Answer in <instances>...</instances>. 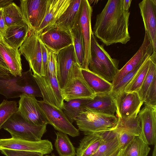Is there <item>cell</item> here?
Listing matches in <instances>:
<instances>
[{
	"mask_svg": "<svg viewBox=\"0 0 156 156\" xmlns=\"http://www.w3.org/2000/svg\"><path fill=\"white\" fill-rule=\"evenodd\" d=\"M123 0H109L97 14L93 33L106 46L125 44L130 39L129 31V11L124 10Z\"/></svg>",
	"mask_w": 156,
	"mask_h": 156,
	"instance_id": "1",
	"label": "cell"
},
{
	"mask_svg": "<svg viewBox=\"0 0 156 156\" xmlns=\"http://www.w3.org/2000/svg\"><path fill=\"white\" fill-rule=\"evenodd\" d=\"M0 94L8 99L24 95L43 97L30 69L22 72L21 76H0Z\"/></svg>",
	"mask_w": 156,
	"mask_h": 156,
	"instance_id": "2",
	"label": "cell"
},
{
	"mask_svg": "<svg viewBox=\"0 0 156 156\" xmlns=\"http://www.w3.org/2000/svg\"><path fill=\"white\" fill-rule=\"evenodd\" d=\"M119 60L111 58L103 44L98 43L93 33L90 42V59L89 69L111 82L119 70Z\"/></svg>",
	"mask_w": 156,
	"mask_h": 156,
	"instance_id": "3",
	"label": "cell"
},
{
	"mask_svg": "<svg viewBox=\"0 0 156 156\" xmlns=\"http://www.w3.org/2000/svg\"><path fill=\"white\" fill-rule=\"evenodd\" d=\"M46 125L37 126L26 121L17 111L2 127L8 132L12 138L32 141L41 140L47 131Z\"/></svg>",
	"mask_w": 156,
	"mask_h": 156,
	"instance_id": "4",
	"label": "cell"
},
{
	"mask_svg": "<svg viewBox=\"0 0 156 156\" xmlns=\"http://www.w3.org/2000/svg\"><path fill=\"white\" fill-rule=\"evenodd\" d=\"M118 119L115 115L95 112L84 108L76 117L75 122L78 130L84 134L112 130Z\"/></svg>",
	"mask_w": 156,
	"mask_h": 156,
	"instance_id": "5",
	"label": "cell"
},
{
	"mask_svg": "<svg viewBox=\"0 0 156 156\" xmlns=\"http://www.w3.org/2000/svg\"><path fill=\"white\" fill-rule=\"evenodd\" d=\"M56 68L49 67L44 76L33 74L41 91L43 101L62 109L64 99L57 78Z\"/></svg>",
	"mask_w": 156,
	"mask_h": 156,
	"instance_id": "6",
	"label": "cell"
},
{
	"mask_svg": "<svg viewBox=\"0 0 156 156\" xmlns=\"http://www.w3.org/2000/svg\"><path fill=\"white\" fill-rule=\"evenodd\" d=\"M81 69L78 63L73 65L67 82L61 90L66 101L76 99H92L95 95L85 81Z\"/></svg>",
	"mask_w": 156,
	"mask_h": 156,
	"instance_id": "7",
	"label": "cell"
},
{
	"mask_svg": "<svg viewBox=\"0 0 156 156\" xmlns=\"http://www.w3.org/2000/svg\"><path fill=\"white\" fill-rule=\"evenodd\" d=\"M39 107L48 124L58 131L72 137L80 135L79 130L69 121L62 109L56 108L43 100L38 101Z\"/></svg>",
	"mask_w": 156,
	"mask_h": 156,
	"instance_id": "8",
	"label": "cell"
},
{
	"mask_svg": "<svg viewBox=\"0 0 156 156\" xmlns=\"http://www.w3.org/2000/svg\"><path fill=\"white\" fill-rule=\"evenodd\" d=\"M18 50L21 55H23L28 62L30 69L34 74L41 76L42 52L38 35L34 31L30 30Z\"/></svg>",
	"mask_w": 156,
	"mask_h": 156,
	"instance_id": "9",
	"label": "cell"
},
{
	"mask_svg": "<svg viewBox=\"0 0 156 156\" xmlns=\"http://www.w3.org/2000/svg\"><path fill=\"white\" fill-rule=\"evenodd\" d=\"M48 0H21L20 6L24 21L30 30L35 31L46 13Z\"/></svg>",
	"mask_w": 156,
	"mask_h": 156,
	"instance_id": "10",
	"label": "cell"
},
{
	"mask_svg": "<svg viewBox=\"0 0 156 156\" xmlns=\"http://www.w3.org/2000/svg\"><path fill=\"white\" fill-rule=\"evenodd\" d=\"M2 149L35 152L43 155L53 150L51 143L48 140L32 141L12 138L0 139V150Z\"/></svg>",
	"mask_w": 156,
	"mask_h": 156,
	"instance_id": "11",
	"label": "cell"
},
{
	"mask_svg": "<svg viewBox=\"0 0 156 156\" xmlns=\"http://www.w3.org/2000/svg\"><path fill=\"white\" fill-rule=\"evenodd\" d=\"M116 116L127 118L137 116L143 104L136 92L123 91L115 95Z\"/></svg>",
	"mask_w": 156,
	"mask_h": 156,
	"instance_id": "12",
	"label": "cell"
},
{
	"mask_svg": "<svg viewBox=\"0 0 156 156\" xmlns=\"http://www.w3.org/2000/svg\"><path fill=\"white\" fill-rule=\"evenodd\" d=\"M20 98L18 111L26 121L37 126L48 124L35 97L24 95Z\"/></svg>",
	"mask_w": 156,
	"mask_h": 156,
	"instance_id": "13",
	"label": "cell"
},
{
	"mask_svg": "<svg viewBox=\"0 0 156 156\" xmlns=\"http://www.w3.org/2000/svg\"><path fill=\"white\" fill-rule=\"evenodd\" d=\"M93 9L87 0H82L81 11L80 18L81 30L83 38L85 56L82 69H89L90 59V42L93 34L91 18Z\"/></svg>",
	"mask_w": 156,
	"mask_h": 156,
	"instance_id": "14",
	"label": "cell"
},
{
	"mask_svg": "<svg viewBox=\"0 0 156 156\" xmlns=\"http://www.w3.org/2000/svg\"><path fill=\"white\" fill-rule=\"evenodd\" d=\"M138 113L141 123L140 136L149 145L156 144V106L146 104Z\"/></svg>",
	"mask_w": 156,
	"mask_h": 156,
	"instance_id": "15",
	"label": "cell"
},
{
	"mask_svg": "<svg viewBox=\"0 0 156 156\" xmlns=\"http://www.w3.org/2000/svg\"><path fill=\"white\" fill-rule=\"evenodd\" d=\"M57 55V78L61 90L67 82L73 65L78 61L73 44L59 51Z\"/></svg>",
	"mask_w": 156,
	"mask_h": 156,
	"instance_id": "16",
	"label": "cell"
},
{
	"mask_svg": "<svg viewBox=\"0 0 156 156\" xmlns=\"http://www.w3.org/2000/svg\"><path fill=\"white\" fill-rule=\"evenodd\" d=\"M145 33L156 52V0H143L139 4Z\"/></svg>",
	"mask_w": 156,
	"mask_h": 156,
	"instance_id": "17",
	"label": "cell"
},
{
	"mask_svg": "<svg viewBox=\"0 0 156 156\" xmlns=\"http://www.w3.org/2000/svg\"><path fill=\"white\" fill-rule=\"evenodd\" d=\"M154 51L153 46L145 34L142 45L133 57L120 69H119L112 82L115 86L127 74L135 68L144 59Z\"/></svg>",
	"mask_w": 156,
	"mask_h": 156,
	"instance_id": "18",
	"label": "cell"
},
{
	"mask_svg": "<svg viewBox=\"0 0 156 156\" xmlns=\"http://www.w3.org/2000/svg\"><path fill=\"white\" fill-rule=\"evenodd\" d=\"M38 36L47 48L57 53L73 44L70 32L59 29L51 28Z\"/></svg>",
	"mask_w": 156,
	"mask_h": 156,
	"instance_id": "19",
	"label": "cell"
},
{
	"mask_svg": "<svg viewBox=\"0 0 156 156\" xmlns=\"http://www.w3.org/2000/svg\"><path fill=\"white\" fill-rule=\"evenodd\" d=\"M71 0H48L44 18L35 32L38 35L46 31L53 26L66 10Z\"/></svg>",
	"mask_w": 156,
	"mask_h": 156,
	"instance_id": "20",
	"label": "cell"
},
{
	"mask_svg": "<svg viewBox=\"0 0 156 156\" xmlns=\"http://www.w3.org/2000/svg\"><path fill=\"white\" fill-rule=\"evenodd\" d=\"M84 108L95 112L115 115L116 112L115 95L112 91L95 95L86 104Z\"/></svg>",
	"mask_w": 156,
	"mask_h": 156,
	"instance_id": "21",
	"label": "cell"
},
{
	"mask_svg": "<svg viewBox=\"0 0 156 156\" xmlns=\"http://www.w3.org/2000/svg\"><path fill=\"white\" fill-rule=\"evenodd\" d=\"M0 54L7 66L10 73L14 76H21L22 65L21 55L18 49L8 46L2 40H0Z\"/></svg>",
	"mask_w": 156,
	"mask_h": 156,
	"instance_id": "22",
	"label": "cell"
},
{
	"mask_svg": "<svg viewBox=\"0 0 156 156\" xmlns=\"http://www.w3.org/2000/svg\"><path fill=\"white\" fill-rule=\"evenodd\" d=\"M108 131L84 133L76 149V155L91 156L102 143Z\"/></svg>",
	"mask_w": 156,
	"mask_h": 156,
	"instance_id": "23",
	"label": "cell"
},
{
	"mask_svg": "<svg viewBox=\"0 0 156 156\" xmlns=\"http://www.w3.org/2000/svg\"><path fill=\"white\" fill-rule=\"evenodd\" d=\"M30 30L29 26L23 21L18 24L8 27L2 39L10 47L18 49L27 37Z\"/></svg>",
	"mask_w": 156,
	"mask_h": 156,
	"instance_id": "24",
	"label": "cell"
},
{
	"mask_svg": "<svg viewBox=\"0 0 156 156\" xmlns=\"http://www.w3.org/2000/svg\"><path fill=\"white\" fill-rule=\"evenodd\" d=\"M81 2L82 0H71L66 10L49 29L58 28L70 32L80 11Z\"/></svg>",
	"mask_w": 156,
	"mask_h": 156,
	"instance_id": "25",
	"label": "cell"
},
{
	"mask_svg": "<svg viewBox=\"0 0 156 156\" xmlns=\"http://www.w3.org/2000/svg\"><path fill=\"white\" fill-rule=\"evenodd\" d=\"M81 71L85 81L95 95L105 94L112 91L113 85L90 71L81 68Z\"/></svg>",
	"mask_w": 156,
	"mask_h": 156,
	"instance_id": "26",
	"label": "cell"
},
{
	"mask_svg": "<svg viewBox=\"0 0 156 156\" xmlns=\"http://www.w3.org/2000/svg\"><path fill=\"white\" fill-rule=\"evenodd\" d=\"M81 8L75 23L70 31L72 37L73 44L78 63L81 68L83 67L85 52L83 38L80 23Z\"/></svg>",
	"mask_w": 156,
	"mask_h": 156,
	"instance_id": "27",
	"label": "cell"
},
{
	"mask_svg": "<svg viewBox=\"0 0 156 156\" xmlns=\"http://www.w3.org/2000/svg\"><path fill=\"white\" fill-rule=\"evenodd\" d=\"M150 150L149 145L140 136H136L122 150L120 156H147Z\"/></svg>",
	"mask_w": 156,
	"mask_h": 156,
	"instance_id": "28",
	"label": "cell"
},
{
	"mask_svg": "<svg viewBox=\"0 0 156 156\" xmlns=\"http://www.w3.org/2000/svg\"><path fill=\"white\" fill-rule=\"evenodd\" d=\"M119 147L116 133L113 130L108 131L102 143L91 156H110Z\"/></svg>",
	"mask_w": 156,
	"mask_h": 156,
	"instance_id": "29",
	"label": "cell"
},
{
	"mask_svg": "<svg viewBox=\"0 0 156 156\" xmlns=\"http://www.w3.org/2000/svg\"><path fill=\"white\" fill-rule=\"evenodd\" d=\"M118 118L116 124L113 129L126 132L134 136L140 135L141 123L138 115L129 118Z\"/></svg>",
	"mask_w": 156,
	"mask_h": 156,
	"instance_id": "30",
	"label": "cell"
},
{
	"mask_svg": "<svg viewBox=\"0 0 156 156\" xmlns=\"http://www.w3.org/2000/svg\"><path fill=\"white\" fill-rule=\"evenodd\" d=\"M90 100L76 99L63 102L62 110L71 123L75 121L77 116Z\"/></svg>",
	"mask_w": 156,
	"mask_h": 156,
	"instance_id": "31",
	"label": "cell"
},
{
	"mask_svg": "<svg viewBox=\"0 0 156 156\" xmlns=\"http://www.w3.org/2000/svg\"><path fill=\"white\" fill-rule=\"evenodd\" d=\"M55 133V146L59 156H76L75 147L67 134L59 131Z\"/></svg>",
	"mask_w": 156,
	"mask_h": 156,
	"instance_id": "32",
	"label": "cell"
},
{
	"mask_svg": "<svg viewBox=\"0 0 156 156\" xmlns=\"http://www.w3.org/2000/svg\"><path fill=\"white\" fill-rule=\"evenodd\" d=\"M148 70L140 88L137 92L142 102L144 103L147 91L154 78L156 76V52L154 51L150 57Z\"/></svg>",
	"mask_w": 156,
	"mask_h": 156,
	"instance_id": "33",
	"label": "cell"
},
{
	"mask_svg": "<svg viewBox=\"0 0 156 156\" xmlns=\"http://www.w3.org/2000/svg\"><path fill=\"white\" fill-rule=\"evenodd\" d=\"M6 25L9 27L24 21L20 7L12 2L2 8Z\"/></svg>",
	"mask_w": 156,
	"mask_h": 156,
	"instance_id": "34",
	"label": "cell"
},
{
	"mask_svg": "<svg viewBox=\"0 0 156 156\" xmlns=\"http://www.w3.org/2000/svg\"><path fill=\"white\" fill-rule=\"evenodd\" d=\"M148 57L126 86L124 91L127 93L137 92L141 87L147 74L150 64Z\"/></svg>",
	"mask_w": 156,
	"mask_h": 156,
	"instance_id": "35",
	"label": "cell"
},
{
	"mask_svg": "<svg viewBox=\"0 0 156 156\" xmlns=\"http://www.w3.org/2000/svg\"><path fill=\"white\" fill-rule=\"evenodd\" d=\"M18 110L17 102L4 100L0 104V129L3 125Z\"/></svg>",
	"mask_w": 156,
	"mask_h": 156,
	"instance_id": "36",
	"label": "cell"
},
{
	"mask_svg": "<svg viewBox=\"0 0 156 156\" xmlns=\"http://www.w3.org/2000/svg\"><path fill=\"white\" fill-rule=\"evenodd\" d=\"M151 55L144 59L135 68L125 75L119 83L113 88L112 92L114 95H115L119 93L124 91L126 86L133 79L138 70L147 58Z\"/></svg>",
	"mask_w": 156,
	"mask_h": 156,
	"instance_id": "37",
	"label": "cell"
},
{
	"mask_svg": "<svg viewBox=\"0 0 156 156\" xmlns=\"http://www.w3.org/2000/svg\"><path fill=\"white\" fill-rule=\"evenodd\" d=\"M144 103V104L156 106V76L147 91Z\"/></svg>",
	"mask_w": 156,
	"mask_h": 156,
	"instance_id": "38",
	"label": "cell"
},
{
	"mask_svg": "<svg viewBox=\"0 0 156 156\" xmlns=\"http://www.w3.org/2000/svg\"><path fill=\"white\" fill-rule=\"evenodd\" d=\"M112 130L116 134L119 147L122 150L125 149L135 136L126 132Z\"/></svg>",
	"mask_w": 156,
	"mask_h": 156,
	"instance_id": "39",
	"label": "cell"
},
{
	"mask_svg": "<svg viewBox=\"0 0 156 156\" xmlns=\"http://www.w3.org/2000/svg\"><path fill=\"white\" fill-rule=\"evenodd\" d=\"M0 152L6 156H42L41 153L33 151L8 149L0 150Z\"/></svg>",
	"mask_w": 156,
	"mask_h": 156,
	"instance_id": "40",
	"label": "cell"
},
{
	"mask_svg": "<svg viewBox=\"0 0 156 156\" xmlns=\"http://www.w3.org/2000/svg\"><path fill=\"white\" fill-rule=\"evenodd\" d=\"M40 43L42 52V70L41 76H44L45 75L48 67V56L46 46L41 40Z\"/></svg>",
	"mask_w": 156,
	"mask_h": 156,
	"instance_id": "41",
	"label": "cell"
},
{
	"mask_svg": "<svg viewBox=\"0 0 156 156\" xmlns=\"http://www.w3.org/2000/svg\"><path fill=\"white\" fill-rule=\"evenodd\" d=\"M3 15L2 8H0V35L4 37L7 28Z\"/></svg>",
	"mask_w": 156,
	"mask_h": 156,
	"instance_id": "42",
	"label": "cell"
},
{
	"mask_svg": "<svg viewBox=\"0 0 156 156\" xmlns=\"http://www.w3.org/2000/svg\"><path fill=\"white\" fill-rule=\"evenodd\" d=\"M131 2V0H123V7L124 10L126 11H129Z\"/></svg>",
	"mask_w": 156,
	"mask_h": 156,
	"instance_id": "43",
	"label": "cell"
},
{
	"mask_svg": "<svg viewBox=\"0 0 156 156\" xmlns=\"http://www.w3.org/2000/svg\"><path fill=\"white\" fill-rule=\"evenodd\" d=\"M2 38L0 35V40ZM0 66L4 68L9 72V69L2 58L0 54ZM10 73V72H9Z\"/></svg>",
	"mask_w": 156,
	"mask_h": 156,
	"instance_id": "44",
	"label": "cell"
},
{
	"mask_svg": "<svg viewBox=\"0 0 156 156\" xmlns=\"http://www.w3.org/2000/svg\"><path fill=\"white\" fill-rule=\"evenodd\" d=\"M13 0H0V8H3L13 2Z\"/></svg>",
	"mask_w": 156,
	"mask_h": 156,
	"instance_id": "45",
	"label": "cell"
},
{
	"mask_svg": "<svg viewBox=\"0 0 156 156\" xmlns=\"http://www.w3.org/2000/svg\"><path fill=\"white\" fill-rule=\"evenodd\" d=\"M10 73L4 68L0 66V76H4L9 75Z\"/></svg>",
	"mask_w": 156,
	"mask_h": 156,
	"instance_id": "46",
	"label": "cell"
},
{
	"mask_svg": "<svg viewBox=\"0 0 156 156\" xmlns=\"http://www.w3.org/2000/svg\"><path fill=\"white\" fill-rule=\"evenodd\" d=\"M121 151V149L119 147L110 156H120Z\"/></svg>",
	"mask_w": 156,
	"mask_h": 156,
	"instance_id": "47",
	"label": "cell"
},
{
	"mask_svg": "<svg viewBox=\"0 0 156 156\" xmlns=\"http://www.w3.org/2000/svg\"><path fill=\"white\" fill-rule=\"evenodd\" d=\"M87 1H88L89 4H90V5H91V4H92L93 3H95V2H96L97 3L98 1V0H87Z\"/></svg>",
	"mask_w": 156,
	"mask_h": 156,
	"instance_id": "48",
	"label": "cell"
},
{
	"mask_svg": "<svg viewBox=\"0 0 156 156\" xmlns=\"http://www.w3.org/2000/svg\"><path fill=\"white\" fill-rule=\"evenodd\" d=\"M42 156H55V155L54 154H51V155H43Z\"/></svg>",
	"mask_w": 156,
	"mask_h": 156,
	"instance_id": "49",
	"label": "cell"
}]
</instances>
